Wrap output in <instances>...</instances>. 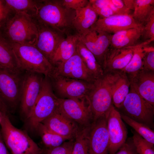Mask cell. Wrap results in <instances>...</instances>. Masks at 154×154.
Here are the masks:
<instances>
[{
  "label": "cell",
  "instance_id": "6da1fadb",
  "mask_svg": "<svg viewBox=\"0 0 154 154\" xmlns=\"http://www.w3.org/2000/svg\"><path fill=\"white\" fill-rule=\"evenodd\" d=\"M75 15V10L63 6L61 0H37L34 18L38 23L55 29L66 36L73 30L72 23Z\"/></svg>",
  "mask_w": 154,
  "mask_h": 154
},
{
  "label": "cell",
  "instance_id": "7a4b0ae2",
  "mask_svg": "<svg viewBox=\"0 0 154 154\" xmlns=\"http://www.w3.org/2000/svg\"><path fill=\"white\" fill-rule=\"evenodd\" d=\"M119 73H109L96 79L85 97L93 122L104 116L113 105L112 89Z\"/></svg>",
  "mask_w": 154,
  "mask_h": 154
},
{
  "label": "cell",
  "instance_id": "3957f363",
  "mask_svg": "<svg viewBox=\"0 0 154 154\" xmlns=\"http://www.w3.org/2000/svg\"><path fill=\"white\" fill-rule=\"evenodd\" d=\"M2 28L3 36L10 43L34 45L37 38L38 23L25 13H15Z\"/></svg>",
  "mask_w": 154,
  "mask_h": 154
},
{
  "label": "cell",
  "instance_id": "277c9868",
  "mask_svg": "<svg viewBox=\"0 0 154 154\" xmlns=\"http://www.w3.org/2000/svg\"><path fill=\"white\" fill-rule=\"evenodd\" d=\"M1 132L4 142L12 154H42L39 147L27 132L15 127L7 113L3 114L1 123Z\"/></svg>",
  "mask_w": 154,
  "mask_h": 154
},
{
  "label": "cell",
  "instance_id": "5b68a950",
  "mask_svg": "<svg viewBox=\"0 0 154 154\" xmlns=\"http://www.w3.org/2000/svg\"><path fill=\"white\" fill-rule=\"evenodd\" d=\"M10 43L22 72L36 73L46 77L51 75L53 66L34 45Z\"/></svg>",
  "mask_w": 154,
  "mask_h": 154
},
{
  "label": "cell",
  "instance_id": "8992f818",
  "mask_svg": "<svg viewBox=\"0 0 154 154\" xmlns=\"http://www.w3.org/2000/svg\"><path fill=\"white\" fill-rule=\"evenodd\" d=\"M58 98L54 94L48 77L44 78L41 90L31 113L26 121L35 130L38 124L58 109Z\"/></svg>",
  "mask_w": 154,
  "mask_h": 154
},
{
  "label": "cell",
  "instance_id": "52a82bcc",
  "mask_svg": "<svg viewBox=\"0 0 154 154\" xmlns=\"http://www.w3.org/2000/svg\"><path fill=\"white\" fill-rule=\"evenodd\" d=\"M121 107L125 112L123 114L151 129L153 128L154 106L141 97L131 84L129 93Z\"/></svg>",
  "mask_w": 154,
  "mask_h": 154
},
{
  "label": "cell",
  "instance_id": "ba28073f",
  "mask_svg": "<svg viewBox=\"0 0 154 154\" xmlns=\"http://www.w3.org/2000/svg\"><path fill=\"white\" fill-rule=\"evenodd\" d=\"M48 77L56 95L62 99H85L94 83L53 74Z\"/></svg>",
  "mask_w": 154,
  "mask_h": 154
},
{
  "label": "cell",
  "instance_id": "9c48e42d",
  "mask_svg": "<svg viewBox=\"0 0 154 154\" xmlns=\"http://www.w3.org/2000/svg\"><path fill=\"white\" fill-rule=\"evenodd\" d=\"M41 74L26 72L22 77L20 111L25 121L30 116L40 92L44 78Z\"/></svg>",
  "mask_w": 154,
  "mask_h": 154
},
{
  "label": "cell",
  "instance_id": "30bf717a",
  "mask_svg": "<svg viewBox=\"0 0 154 154\" xmlns=\"http://www.w3.org/2000/svg\"><path fill=\"white\" fill-rule=\"evenodd\" d=\"M0 67V98L9 111H15L20 103L22 78Z\"/></svg>",
  "mask_w": 154,
  "mask_h": 154
},
{
  "label": "cell",
  "instance_id": "8fae6325",
  "mask_svg": "<svg viewBox=\"0 0 154 154\" xmlns=\"http://www.w3.org/2000/svg\"><path fill=\"white\" fill-rule=\"evenodd\" d=\"M86 99L58 98V109L67 117L81 127L89 126L93 122L91 111Z\"/></svg>",
  "mask_w": 154,
  "mask_h": 154
},
{
  "label": "cell",
  "instance_id": "7c38bea8",
  "mask_svg": "<svg viewBox=\"0 0 154 154\" xmlns=\"http://www.w3.org/2000/svg\"><path fill=\"white\" fill-rule=\"evenodd\" d=\"M106 116L109 137V153L115 154L127 140V129L121 114L113 105Z\"/></svg>",
  "mask_w": 154,
  "mask_h": 154
},
{
  "label": "cell",
  "instance_id": "4fadbf2b",
  "mask_svg": "<svg viewBox=\"0 0 154 154\" xmlns=\"http://www.w3.org/2000/svg\"><path fill=\"white\" fill-rule=\"evenodd\" d=\"M89 154H108L109 137L106 116L93 122L88 133Z\"/></svg>",
  "mask_w": 154,
  "mask_h": 154
},
{
  "label": "cell",
  "instance_id": "5bb4252c",
  "mask_svg": "<svg viewBox=\"0 0 154 154\" xmlns=\"http://www.w3.org/2000/svg\"><path fill=\"white\" fill-rule=\"evenodd\" d=\"M111 35L103 31L91 29L82 34L79 35L80 40L94 55L102 67L110 48Z\"/></svg>",
  "mask_w": 154,
  "mask_h": 154
},
{
  "label": "cell",
  "instance_id": "9a60e30c",
  "mask_svg": "<svg viewBox=\"0 0 154 154\" xmlns=\"http://www.w3.org/2000/svg\"><path fill=\"white\" fill-rule=\"evenodd\" d=\"M52 74L91 83L96 80L87 68L77 50L66 61L54 66Z\"/></svg>",
  "mask_w": 154,
  "mask_h": 154
},
{
  "label": "cell",
  "instance_id": "2e32d148",
  "mask_svg": "<svg viewBox=\"0 0 154 154\" xmlns=\"http://www.w3.org/2000/svg\"><path fill=\"white\" fill-rule=\"evenodd\" d=\"M37 23L38 35L34 45L50 62L59 45L66 35L52 28Z\"/></svg>",
  "mask_w": 154,
  "mask_h": 154
},
{
  "label": "cell",
  "instance_id": "e0dca14e",
  "mask_svg": "<svg viewBox=\"0 0 154 154\" xmlns=\"http://www.w3.org/2000/svg\"><path fill=\"white\" fill-rule=\"evenodd\" d=\"M47 129L66 139L74 140L80 127L58 109L41 123Z\"/></svg>",
  "mask_w": 154,
  "mask_h": 154
},
{
  "label": "cell",
  "instance_id": "ac0fdd59",
  "mask_svg": "<svg viewBox=\"0 0 154 154\" xmlns=\"http://www.w3.org/2000/svg\"><path fill=\"white\" fill-rule=\"evenodd\" d=\"M143 27L136 22L131 15L117 14L106 18H99L90 29L112 34L127 29Z\"/></svg>",
  "mask_w": 154,
  "mask_h": 154
},
{
  "label": "cell",
  "instance_id": "d6986e66",
  "mask_svg": "<svg viewBox=\"0 0 154 154\" xmlns=\"http://www.w3.org/2000/svg\"><path fill=\"white\" fill-rule=\"evenodd\" d=\"M132 77L131 84L141 97L154 106L153 71L141 70Z\"/></svg>",
  "mask_w": 154,
  "mask_h": 154
},
{
  "label": "cell",
  "instance_id": "ffe728a7",
  "mask_svg": "<svg viewBox=\"0 0 154 154\" xmlns=\"http://www.w3.org/2000/svg\"><path fill=\"white\" fill-rule=\"evenodd\" d=\"M133 53V46L119 49L109 48L102 67L110 70H123L130 62Z\"/></svg>",
  "mask_w": 154,
  "mask_h": 154
},
{
  "label": "cell",
  "instance_id": "44dd1931",
  "mask_svg": "<svg viewBox=\"0 0 154 154\" xmlns=\"http://www.w3.org/2000/svg\"><path fill=\"white\" fill-rule=\"evenodd\" d=\"M75 12L72 27L79 35L87 31L98 19V16L90 2L85 7L75 10Z\"/></svg>",
  "mask_w": 154,
  "mask_h": 154
},
{
  "label": "cell",
  "instance_id": "7402d4cb",
  "mask_svg": "<svg viewBox=\"0 0 154 154\" xmlns=\"http://www.w3.org/2000/svg\"><path fill=\"white\" fill-rule=\"evenodd\" d=\"M143 28H131L111 34L110 48L119 49L135 46L139 42Z\"/></svg>",
  "mask_w": 154,
  "mask_h": 154
},
{
  "label": "cell",
  "instance_id": "603a6c76",
  "mask_svg": "<svg viewBox=\"0 0 154 154\" xmlns=\"http://www.w3.org/2000/svg\"><path fill=\"white\" fill-rule=\"evenodd\" d=\"M79 37V35L76 33L66 36L59 45L50 61L53 66L65 62L76 52Z\"/></svg>",
  "mask_w": 154,
  "mask_h": 154
},
{
  "label": "cell",
  "instance_id": "cb8c5ba5",
  "mask_svg": "<svg viewBox=\"0 0 154 154\" xmlns=\"http://www.w3.org/2000/svg\"><path fill=\"white\" fill-rule=\"evenodd\" d=\"M0 67L11 73L21 75L20 68L10 43L0 30Z\"/></svg>",
  "mask_w": 154,
  "mask_h": 154
},
{
  "label": "cell",
  "instance_id": "d4e9b609",
  "mask_svg": "<svg viewBox=\"0 0 154 154\" xmlns=\"http://www.w3.org/2000/svg\"><path fill=\"white\" fill-rule=\"evenodd\" d=\"M77 50L87 68L96 80L104 75L102 66L98 62L94 55L80 40L79 37L77 43Z\"/></svg>",
  "mask_w": 154,
  "mask_h": 154
},
{
  "label": "cell",
  "instance_id": "484cf974",
  "mask_svg": "<svg viewBox=\"0 0 154 154\" xmlns=\"http://www.w3.org/2000/svg\"><path fill=\"white\" fill-rule=\"evenodd\" d=\"M131 82L125 74H119L112 87V101L118 108L121 107L129 91Z\"/></svg>",
  "mask_w": 154,
  "mask_h": 154
},
{
  "label": "cell",
  "instance_id": "4316f807",
  "mask_svg": "<svg viewBox=\"0 0 154 154\" xmlns=\"http://www.w3.org/2000/svg\"><path fill=\"white\" fill-rule=\"evenodd\" d=\"M153 41L151 40L143 41L133 46L132 57L129 63L122 71L131 74L133 77L142 70L146 47Z\"/></svg>",
  "mask_w": 154,
  "mask_h": 154
},
{
  "label": "cell",
  "instance_id": "83f0119b",
  "mask_svg": "<svg viewBox=\"0 0 154 154\" xmlns=\"http://www.w3.org/2000/svg\"><path fill=\"white\" fill-rule=\"evenodd\" d=\"M154 0H135L131 15L136 22L143 27L154 11Z\"/></svg>",
  "mask_w": 154,
  "mask_h": 154
},
{
  "label": "cell",
  "instance_id": "f1b7e54d",
  "mask_svg": "<svg viewBox=\"0 0 154 154\" xmlns=\"http://www.w3.org/2000/svg\"><path fill=\"white\" fill-rule=\"evenodd\" d=\"M35 130L38 132L46 149L59 146L67 140L47 129L42 123L38 124Z\"/></svg>",
  "mask_w": 154,
  "mask_h": 154
},
{
  "label": "cell",
  "instance_id": "f546056e",
  "mask_svg": "<svg viewBox=\"0 0 154 154\" xmlns=\"http://www.w3.org/2000/svg\"><path fill=\"white\" fill-rule=\"evenodd\" d=\"M13 12L25 13L34 18L37 9V0H5Z\"/></svg>",
  "mask_w": 154,
  "mask_h": 154
},
{
  "label": "cell",
  "instance_id": "4dcf8cb0",
  "mask_svg": "<svg viewBox=\"0 0 154 154\" xmlns=\"http://www.w3.org/2000/svg\"><path fill=\"white\" fill-rule=\"evenodd\" d=\"M121 115L123 120L132 128L136 132L154 145V132L152 129L146 125L137 121L123 114H121Z\"/></svg>",
  "mask_w": 154,
  "mask_h": 154
},
{
  "label": "cell",
  "instance_id": "1f68e13d",
  "mask_svg": "<svg viewBox=\"0 0 154 154\" xmlns=\"http://www.w3.org/2000/svg\"><path fill=\"white\" fill-rule=\"evenodd\" d=\"M89 127H80L74 140L72 154H89L88 139Z\"/></svg>",
  "mask_w": 154,
  "mask_h": 154
},
{
  "label": "cell",
  "instance_id": "d6a6232c",
  "mask_svg": "<svg viewBox=\"0 0 154 154\" xmlns=\"http://www.w3.org/2000/svg\"><path fill=\"white\" fill-rule=\"evenodd\" d=\"M132 137L138 154H154V145L144 139L135 131Z\"/></svg>",
  "mask_w": 154,
  "mask_h": 154
},
{
  "label": "cell",
  "instance_id": "836d02e7",
  "mask_svg": "<svg viewBox=\"0 0 154 154\" xmlns=\"http://www.w3.org/2000/svg\"><path fill=\"white\" fill-rule=\"evenodd\" d=\"M141 38L143 41L154 40V11L144 25Z\"/></svg>",
  "mask_w": 154,
  "mask_h": 154
},
{
  "label": "cell",
  "instance_id": "e575fe53",
  "mask_svg": "<svg viewBox=\"0 0 154 154\" xmlns=\"http://www.w3.org/2000/svg\"><path fill=\"white\" fill-rule=\"evenodd\" d=\"M74 140L65 141L60 145L44 150V154H72Z\"/></svg>",
  "mask_w": 154,
  "mask_h": 154
},
{
  "label": "cell",
  "instance_id": "d590c367",
  "mask_svg": "<svg viewBox=\"0 0 154 154\" xmlns=\"http://www.w3.org/2000/svg\"><path fill=\"white\" fill-rule=\"evenodd\" d=\"M142 70L152 71L154 70V48L149 44L146 48Z\"/></svg>",
  "mask_w": 154,
  "mask_h": 154
},
{
  "label": "cell",
  "instance_id": "8d00e7d4",
  "mask_svg": "<svg viewBox=\"0 0 154 154\" xmlns=\"http://www.w3.org/2000/svg\"><path fill=\"white\" fill-rule=\"evenodd\" d=\"M12 12L5 0H0V29L3 27L11 17Z\"/></svg>",
  "mask_w": 154,
  "mask_h": 154
},
{
  "label": "cell",
  "instance_id": "74e56055",
  "mask_svg": "<svg viewBox=\"0 0 154 154\" xmlns=\"http://www.w3.org/2000/svg\"><path fill=\"white\" fill-rule=\"evenodd\" d=\"M61 1L63 6L75 10L85 7L89 3L88 0H61Z\"/></svg>",
  "mask_w": 154,
  "mask_h": 154
},
{
  "label": "cell",
  "instance_id": "f35d334b",
  "mask_svg": "<svg viewBox=\"0 0 154 154\" xmlns=\"http://www.w3.org/2000/svg\"><path fill=\"white\" fill-rule=\"evenodd\" d=\"M118 150L115 154H138L132 137L126 140Z\"/></svg>",
  "mask_w": 154,
  "mask_h": 154
},
{
  "label": "cell",
  "instance_id": "ab89813d",
  "mask_svg": "<svg viewBox=\"0 0 154 154\" xmlns=\"http://www.w3.org/2000/svg\"><path fill=\"white\" fill-rule=\"evenodd\" d=\"M93 8L100 18H107L116 15L109 7L100 8Z\"/></svg>",
  "mask_w": 154,
  "mask_h": 154
},
{
  "label": "cell",
  "instance_id": "60d3db41",
  "mask_svg": "<svg viewBox=\"0 0 154 154\" xmlns=\"http://www.w3.org/2000/svg\"><path fill=\"white\" fill-rule=\"evenodd\" d=\"M0 154H9L2 138L0 130Z\"/></svg>",
  "mask_w": 154,
  "mask_h": 154
},
{
  "label": "cell",
  "instance_id": "b9f144b4",
  "mask_svg": "<svg viewBox=\"0 0 154 154\" xmlns=\"http://www.w3.org/2000/svg\"><path fill=\"white\" fill-rule=\"evenodd\" d=\"M126 7L129 10H133L135 0H123Z\"/></svg>",
  "mask_w": 154,
  "mask_h": 154
},
{
  "label": "cell",
  "instance_id": "7bdbcfd3",
  "mask_svg": "<svg viewBox=\"0 0 154 154\" xmlns=\"http://www.w3.org/2000/svg\"><path fill=\"white\" fill-rule=\"evenodd\" d=\"M0 110L7 113L9 112V110L1 99L0 98Z\"/></svg>",
  "mask_w": 154,
  "mask_h": 154
},
{
  "label": "cell",
  "instance_id": "ee69618b",
  "mask_svg": "<svg viewBox=\"0 0 154 154\" xmlns=\"http://www.w3.org/2000/svg\"><path fill=\"white\" fill-rule=\"evenodd\" d=\"M5 113L6 112H4L0 110V125L3 114Z\"/></svg>",
  "mask_w": 154,
  "mask_h": 154
}]
</instances>
